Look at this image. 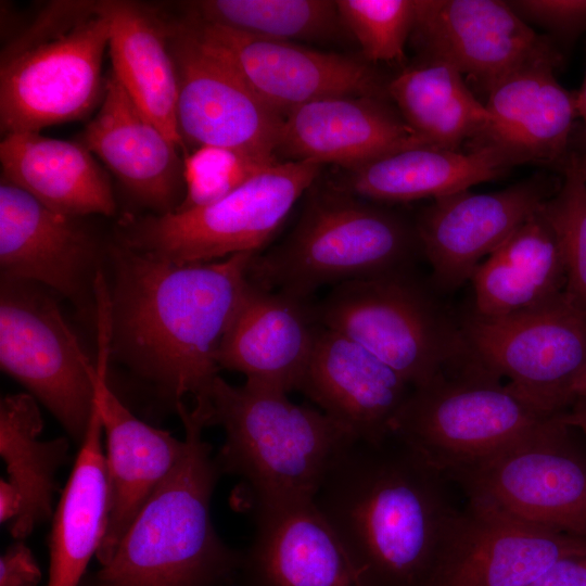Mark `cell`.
Wrapping results in <instances>:
<instances>
[{"instance_id": "6da1fadb", "label": "cell", "mask_w": 586, "mask_h": 586, "mask_svg": "<svg viewBox=\"0 0 586 586\" xmlns=\"http://www.w3.org/2000/svg\"><path fill=\"white\" fill-rule=\"evenodd\" d=\"M255 255L176 264L107 242L110 360L176 413L186 397L204 400Z\"/></svg>"}, {"instance_id": "7a4b0ae2", "label": "cell", "mask_w": 586, "mask_h": 586, "mask_svg": "<svg viewBox=\"0 0 586 586\" xmlns=\"http://www.w3.org/2000/svg\"><path fill=\"white\" fill-rule=\"evenodd\" d=\"M446 481L393 435L354 440L333 459L314 504L367 586H430L458 511Z\"/></svg>"}, {"instance_id": "3957f363", "label": "cell", "mask_w": 586, "mask_h": 586, "mask_svg": "<svg viewBox=\"0 0 586 586\" xmlns=\"http://www.w3.org/2000/svg\"><path fill=\"white\" fill-rule=\"evenodd\" d=\"M186 447L118 543L112 558L79 586H233L242 551L217 534L211 500L222 475L203 423L178 412Z\"/></svg>"}, {"instance_id": "277c9868", "label": "cell", "mask_w": 586, "mask_h": 586, "mask_svg": "<svg viewBox=\"0 0 586 586\" xmlns=\"http://www.w3.org/2000/svg\"><path fill=\"white\" fill-rule=\"evenodd\" d=\"M190 409L205 428L224 430L215 460L222 475L249 485L255 506L314 501L335 456L357 440L321 410L247 380L237 386L218 375Z\"/></svg>"}, {"instance_id": "5b68a950", "label": "cell", "mask_w": 586, "mask_h": 586, "mask_svg": "<svg viewBox=\"0 0 586 586\" xmlns=\"http://www.w3.org/2000/svg\"><path fill=\"white\" fill-rule=\"evenodd\" d=\"M110 24L102 0L46 2L1 49L0 129L39 132L102 100Z\"/></svg>"}, {"instance_id": "8992f818", "label": "cell", "mask_w": 586, "mask_h": 586, "mask_svg": "<svg viewBox=\"0 0 586 586\" xmlns=\"http://www.w3.org/2000/svg\"><path fill=\"white\" fill-rule=\"evenodd\" d=\"M415 226L336 189L314 192L292 232L251 263L256 285L308 301L319 288L409 269Z\"/></svg>"}, {"instance_id": "52a82bcc", "label": "cell", "mask_w": 586, "mask_h": 586, "mask_svg": "<svg viewBox=\"0 0 586 586\" xmlns=\"http://www.w3.org/2000/svg\"><path fill=\"white\" fill-rule=\"evenodd\" d=\"M314 311L320 326L371 352L412 388L469 355L461 328L409 269L334 285Z\"/></svg>"}, {"instance_id": "ba28073f", "label": "cell", "mask_w": 586, "mask_h": 586, "mask_svg": "<svg viewBox=\"0 0 586 586\" xmlns=\"http://www.w3.org/2000/svg\"><path fill=\"white\" fill-rule=\"evenodd\" d=\"M320 168L309 161L277 162L207 205L163 215L127 213L117 222L115 241L176 264L258 254Z\"/></svg>"}, {"instance_id": "9c48e42d", "label": "cell", "mask_w": 586, "mask_h": 586, "mask_svg": "<svg viewBox=\"0 0 586 586\" xmlns=\"http://www.w3.org/2000/svg\"><path fill=\"white\" fill-rule=\"evenodd\" d=\"M552 416L466 359L431 383L412 388L394 422L393 436L446 479Z\"/></svg>"}, {"instance_id": "30bf717a", "label": "cell", "mask_w": 586, "mask_h": 586, "mask_svg": "<svg viewBox=\"0 0 586 586\" xmlns=\"http://www.w3.org/2000/svg\"><path fill=\"white\" fill-rule=\"evenodd\" d=\"M562 412L446 480L459 484L470 500L586 538V455L572 441Z\"/></svg>"}, {"instance_id": "8fae6325", "label": "cell", "mask_w": 586, "mask_h": 586, "mask_svg": "<svg viewBox=\"0 0 586 586\" xmlns=\"http://www.w3.org/2000/svg\"><path fill=\"white\" fill-rule=\"evenodd\" d=\"M47 290L1 277L0 366L81 444L94 405L95 362Z\"/></svg>"}, {"instance_id": "7c38bea8", "label": "cell", "mask_w": 586, "mask_h": 586, "mask_svg": "<svg viewBox=\"0 0 586 586\" xmlns=\"http://www.w3.org/2000/svg\"><path fill=\"white\" fill-rule=\"evenodd\" d=\"M469 359L542 411L570 405L569 391L586 367V313L563 292L500 317L468 315L460 326Z\"/></svg>"}, {"instance_id": "4fadbf2b", "label": "cell", "mask_w": 586, "mask_h": 586, "mask_svg": "<svg viewBox=\"0 0 586 586\" xmlns=\"http://www.w3.org/2000/svg\"><path fill=\"white\" fill-rule=\"evenodd\" d=\"M163 11L175 65L176 123L184 156L194 149L214 146L277 161L283 116L181 17Z\"/></svg>"}, {"instance_id": "5bb4252c", "label": "cell", "mask_w": 586, "mask_h": 586, "mask_svg": "<svg viewBox=\"0 0 586 586\" xmlns=\"http://www.w3.org/2000/svg\"><path fill=\"white\" fill-rule=\"evenodd\" d=\"M181 18L283 117L302 104L330 95L388 99L387 84L358 59L251 35L187 15Z\"/></svg>"}, {"instance_id": "9a60e30c", "label": "cell", "mask_w": 586, "mask_h": 586, "mask_svg": "<svg viewBox=\"0 0 586 586\" xmlns=\"http://www.w3.org/2000/svg\"><path fill=\"white\" fill-rule=\"evenodd\" d=\"M411 36L424 59L446 62L485 90L526 65L562 60L501 0H417Z\"/></svg>"}, {"instance_id": "2e32d148", "label": "cell", "mask_w": 586, "mask_h": 586, "mask_svg": "<svg viewBox=\"0 0 586 586\" xmlns=\"http://www.w3.org/2000/svg\"><path fill=\"white\" fill-rule=\"evenodd\" d=\"M586 552V538L547 530L470 500L457 511L430 586H525Z\"/></svg>"}, {"instance_id": "e0dca14e", "label": "cell", "mask_w": 586, "mask_h": 586, "mask_svg": "<svg viewBox=\"0 0 586 586\" xmlns=\"http://www.w3.org/2000/svg\"><path fill=\"white\" fill-rule=\"evenodd\" d=\"M106 246L82 218L47 207L1 177V277L40 284L84 308Z\"/></svg>"}, {"instance_id": "ac0fdd59", "label": "cell", "mask_w": 586, "mask_h": 586, "mask_svg": "<svg viewBox=\"0 0 586 586\" xmlns=\"http://www.w3.org/2000/svg\"><path fill=\"white\" fill-rule=\"evenodd\" d=\"M97 327L94 399L103 425L109 481L106 527L95 555L103 565L182 456L186 441L139 419L117 396L109 380L110 327L105 320Z\"/></svg>"}, {"instance_id": "d6986e66", "label": "cell", "mask_w": 586, "mask_h": 586, "mask_svg": "<svg viewBox=\"0 0 586 586\" xmlns=\"http://www.w3.org/2000/svg\"><path fill=\"white\" fill-rule=\"evenodd\" d=\"M548 189L545 179L535 177L496 192L466 190L433 200L415 229L435 285L451 291L469 281L477 266L549 199Z\"/></svg>"}, {"instance_id": "ffe728a7", "label": "cell", "mask_w": 586, "mask_h": 586, "mask_svg": "<svg viewBox=\"0 0 586 586\" xmlns=\"http://www.w3.org/2000/svg\"><path fill=\"white\" fill-rule=\"evenodd\" d=\"M233 586H367L314 501L255 506Z\"/></svg>"}, {"instance_id": "44dd1931", "label": "cell", "mask_w": 586, "mask_h": 586, "mask_svg": "<svg viewBox=\"0 0 586 586\" xmlns=\"http://www.w3.org/2000/svg\"><path fill=\"white\" fill-rule=\"evenodd\" d=\"M298 391L357 440L381 443L412 387L371 352L320 326Z\"/></svg>"}, {"instance_id": "7402d4cb", "label": "cell", "mask_w": 586, "mask_h": 586, "mask_svg": "<svg viewBox=\"0 0 586 586\" xmlns=\"http://www.w3.org/2000/svg\"><path fill=\"white\" fill-rule=\"evenodd\" d=\"M80 142L153 214L177 209L184 195L183 155L137 106L113 74Z\"/></svg>"}, {"instance_id": "603a6c76", "label": "cell", "mask_w": 586, "mask_h": 586, "mask_svg": "<svg viewBox=\"0 0 586 586\" xmlns=\"http://www.w3.org/2000/svg\"><path fill=\"white\" fill-rule=\"evenodd\" d=\"M319 327L308 301L250 280L222 337L219 368L285 393L298 391Z\"/></svg>"}, {"instance_id": "cb8c5ba5", "label": "cell", "mask_w": 586, "mask_h": 586, "mask_svg": "<svg viewBox=\"0 0 586 586\" xmlns=\"http://www.w3.org/2000/svg\"><path fill=\"white\" fill-rule=\"evenodd\" d=\"M385 100L330 95L302 104L284 115L277 152L292 161L331 163L347 170L425 144Z\"/></svg>"}, {"instance_id": "d4e9b609", "label": "cell", "mask_w": 586, "mask_h": 586, "mask_svg": "<svg viewBox=\"0 0 586 586\" xmlns=\"http://www.w3.org/2000/svg\"><path fill=\"white\" fill-rule=\"evenodd\" d=\"M560 64L537 62L493 84L485 106L491 123L476 145L498 150L513 165L564 157L578 116L576 91L557 80Z\"/></svg>"}, {"instance_id": "484cf974", "label": "cell", "mask_w": 586, "mask_h": 586, "mask_svg": "<svg viewBox=\"0 0 586 586\" xmlns=\"http://www.w3.org/2000/svg\"><path fill=\"white\" fill-rule=\"evenodd\" d=\"M43 421L37 399L29 393L0 400V455L8 479L0 482V519L23 540L52 515L55 474L67 462L64 437L40 440Z\"/></svg>"}, {"instance_id": "4316f807", "label": "cell", "mask_w": 586, "mask_h": 586, "mask_svg": "<svg viewBox=\"0 0 586 586\" xmlns=\"http://www.w3.org/2000/svg\"><path fill=\"white\" fill-rule=\"evenodd\" d=\"M0 163L1 177L55 212L79 218L115 213L107 176L80 141L8 133L0 143Z\"/></svg>"}, {"instance_id": "83f0119b", "label": "cell", "mask_w": 586, "mask_h": 586, "mask_svg": "<svg viewBox=\"0 0 586 586\" xmlns=\"http://www.w3.org/2000/svg\"><path fill=\"white\" fill-rule=\"evenodd\" d=\"M110 24L112 74L137 106L175 143L177 81L167 24L160 5L102 0Z\"/></svg>"}, {"instance_id": "f1b7e54d", "label": "cell", "mask_w": 586, "mask_h": 586, "mask_svg": "<svg viewBox=\"0 0 586 586\" xmlns=\"http://www.w3.org/2000/svg\"><path fill=\"white\" fill-rule=\"evenodd\" d=\"M511 166L508 157L487 145L462 152L420 144L347 169L335 188L372 201L436 200L496 179Z\"/></svg>"}, {"instance_id": "f546056e", "label": "cell", "mask_w": 586, "mask_h": 586, "mask_svg": "<svg viewBox=\"0 0 586 586\" xmlns=\"http://www.w3.org/2000/svg\"><path fill=\"white\" fill-rule=\"evenodd\" d=\"M543 205L473 272L472 314L506 316L544 304L565 291L561 245Z\"/></svg>"}, {"instance_id": "4dcf8cb0", "label": "cell", "mask_w": 586, "mask_h": 586, "mask_svg": "<svg viewBox=\"0 0 586 586\" xmlns=\"http://www.w3.org/2000/svg\"><path fill=\"white\" fill-rule=\"evenodd\" d=\"M95 399L86 435L53 515L47 586H79L105 533L109 481Z\"/></svg>"}, {"instance_id": "1f68e13d", "label": "cell", "mask_w": 586, "mask_h": 586, "mask_svg": "<svg viewBox=\"0 0 586 586\" xmlns=\"http://www.w3.org/2000/svg\"><path fill=\"white\" fill-rule=\"evenodd\" d=\"M387 95L409 128L428 145L458 150L479 138L491 115L446 62L423 59L387 82Z\"/></svg>"}, {"instance_id": "d6a6232c", "label": "cell", "mask_w": 586, "mask_h": 586, "mask_svg": "<svg viewBox=\"0 0 586 586\" xmlns=\"http://www.w3.org/2000/svg\"><path fill=\"white\" fill-rule=\"evenodd\" d=\"M184 15L291 42L334 39L345 28L331 0H202L187 2Z\"/></svg>"}, {"instance_id": "836d02e7", "label": "cell", "mask_w": 586, "mask_h": 586, "mask_svg": "<svg viewBox=\"0 0 586 586\" xmlns=\"http://www.w3.org/2000/svg\"><path fill=\"white\" fill-rule=\"evenodd\" d=\"M561 245L565 270V295L586 313V178L579 156L565 158L564 179L543 205Z\"/></svg>"}, {"instance_id": "e575fe53", "label": "cell", "mask_w": 586, "mask_h": 586, "mask_svg": "<svg viewBox=\"0 0 586 586\" xmlns=\"http://www.w3.org/2000/svg\"><path fill=\"white\" fill-rule=\"evenodd\" d=\"M417 0H335L341 21L370 62H402Z\"/></svg>"}, {"instance_id": "d590c367", "label": "cell", "mask_w": 586, "mask_h": 586, "mask_svg": "<svg viewBox=\"0 0 586 586\" xmlns=\"http://www.w3.org/2000/svg\"><path fill=\"white\" fill-rule=\"evenodd\" d=\"M275 163L230 149H194L183 157L184 195L175 212L213 203Z\"/></svg>"}, {"instance_id": "8d00e7d4", "label": "cell", "mask_w": 586, "mask_h": 586, "mask_svg": "<svg viewBox=\"0 0 586 586\" xmlns=\"http://www.w3.org/2000/svg\"><path fill=\"white\" fill-rule=\"evenodd\" d=\"M513 11L527 24L535 23L563 40L586 30V0H512Z\"/></svg>"}, {"instance_id": "74e56055", "label": "cell", "mask_w": 586, "mask_h": 586, "mask_svg": "<svg viewBox=\"0 0 586 586\" xmlns=\"http://www.w3.org/2000/svg\"><path fill=\"white\" fill-rule=\"evenodd\" d=\"M41 571L23 540L10 545L0 558V586H37Z\"/></svg>"}, {"instance_id": "f35d334b", "label": "cell", "mask_w": 586, "mask_h": 586, "mask_svg": "<svg viewBox=\"0 0 586 586\" xmlns=\"http://www.w3.org/2000/svg\"><path fill=\"white\" fill-rule=\"evenodd\" d=\"M525 586H586V552L561 560Z\"/></svg>"}, {"instance_id": "ab89813d", "label": "cell", "mask_w": 586, "mask_h": 586, "mask_svg": "<svg viewBox=\"0 0 586 586\" xmlns=\"http://www.w3.org/2000/svg\"><path fill=\"white\" fill-rule=\"evenodd\" d=\"M562 421L570 428L579 430L586 437V398H576L561 413Z\"/></svg>"}, {"instance_id": "60d3db41", "label": "cell", "mask_w": 586, "mask_h": 586, "mask_svg": "<svg viewBox=\"0 0 586 586\" xmlns=\"http://www.w3.org/2000/svg\"><path fill=\"white\" fill-rule=\"evenodd\" d=\"M569 397L570 404L576 398H586V367L572 383L569 391Z\"/></svg>"}, {"instance_id": "b9f144b4", "label": "cell", "mask_w": 586, "mask_h": 586, "mask_svg": "<svg viewBox=\"0 0 586 586\" xmlns=\"http://www.w3.org/2000/svg\"><path fill=\"white\" fill-rule=\"evenodd\" d=\"M576 102L578 116L583 118L586 127V72L583 80V85L578 91H576Z\"/></svg>"}, {"instance_id": "7bdbcfd3", "label": "cell", "mask_w": 586, "mask_h": 586, "mask_svg": "<svg viewBox=\"0 0 586 586\" xmlns=\"http://www.w3.org/2000/svg\"><path fill=\"white\" fill-rule=\"evenodd\" d=\"M579 165H581L582 173L586 178V150H585V153L582 156H579Z\"/></svg>"}]
</instances>
